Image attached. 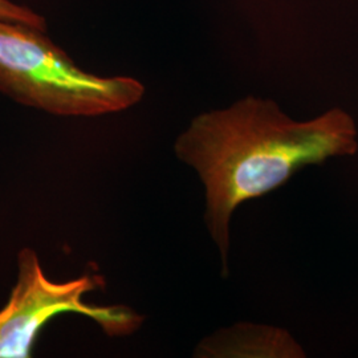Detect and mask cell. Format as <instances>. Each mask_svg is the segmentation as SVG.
Wrapping results in <instances>:
<instances>
[{"label": "cell", "instance_id": "obj_2", "mask_svg": "<svg viewBox=\"0 0 358 358\" xmlns=\"http://www.w3.org/2000/svg\"><path fill=\"white\" fill-rule=\"evenodd\" d=\"M41 31L0 19V92L56 115H108L140 103L145 87L128 76L78 68Z\"/></svg>", "mask_w": 358, "mask_h": 358}, {"label": "cell", "instance_id": "obj_1", "mask_svg": "<svg viewBox=\"0 0 358 358\" xmlns=\"http://www.w3.org/2000/svg\"><path fill=\"white\" fill-rule=\"evenodd\" d=\"M174 150L205 186L207 230L227 273L230 223L245 202L278 190L301 169L358 152V130L340 108L296 121L267 99L248 96L196 115Z\"/></svg>", "mask_w": 358, "mask_h": 358}, {"label": "cell", "instance_id": "obj_4", "mask_svg": "<svg viewBox=\"0 0 358 358\" xmlns=\"http://www.w3.org/2000/svg\"><path fill=\"white\" fill-rule=\"evenodd\" d=\"M198 356L303 358L306 352L284 329L268 325L238 324L202 343L198 348Z\"/></svg>", "mask_w": 358, "mask_h": 358}, {"label": "cell", "instance_id": "obj_3", "mask_svg": "<svg viewBox=\"0 0 358 358\" xmlns=\"http://www.w3.org/2000/svg\"><path fill=\"white\" fill-rule=\"evenodd\" d=\"M99 275L52 282L31 248L17 255V280L8 303L0 309V358L31 357L41 328L62 313H77L97 322L109 336H125L141 327L143 317L124 306L87 304L84 296L103 285Z\"/></svg>", "mask_w": 358, "mask_h": 358}, {"label": "cell", "instance_id": "obj_5", "mask_svg": "<svg viewBox=\"0 0 358 358\" xmlns=\"http://www.w3.org/2000/svg\"><path fill=\"white\" fill-rule=\"evenodd\" d=\"M0 19L15 23H22L26 26L34 27L41 31L47 29V23L44 17L34 13L32 10L23 6L15 4L10 0H0Z\"/></svg>", "mask_w": 358, "mask_h": 358}]
</instances>
